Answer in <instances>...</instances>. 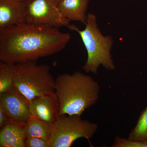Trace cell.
Here are the masks:
<instances>
[{"instance_id": "6da1fadb", "label": "cell", "mask_w": 147, "mask_h": 147, "mask_svg": "<svg viewBox=\"0 0 147 147\" xmlns=\"http://www.w3.org/2000/svg\"><path fill=\"white\" fill-rule=\"evenodd\" d=\"M71 39L59 28L23 23L0 30V61L16 64L36 61L65 48Z\"/></svg>"}, {"instance_id": "7a4b0ae2", "label": "cell", "mask_w": 147, "mask_h": 147, "mask_svg": "<svg viewBox=\"0 0 147 147\" xmlns=\"http://www.w3.org/2000/svg\"><path fill=\"white\" fill-rule=\"evenodd\" d=\"M55 94L59 102V116H82L99 98L100 87L89 75L79 71L59 74L56 78Z\"/></svg>"}, {"instance_id": "3957f363", "label": "cell", "mask_w": 147, "mask_h": 147, "mask_svg": "<svg viewBox=\"0 0 147 147\" xmlns=\"http://www.w3.org/2000/svg\"><path fill=\"white\" fill-rule=\"evenodd\" d=\"M85 25L86 27L83 30L73 25L67 27L70 30L78 33L86 50L87 61L83 69L86 72L94 74H97L100 65L107 70H114L115 66L111 53L113 44L112 37L102 35L94 13L88 14Z\"/></svg>"}, {"instance_id": "277c9868", "label": "cell", "mask_w": 147, "mask_h": 147, "mask_svg": "<svg viewBox=\"0 0 147 147\" xmlns=\"http://www.w3.org/2000/svg\"><path fill=\"white\" fill-rule=\"evenodd\" d=\"M50 69L48 65L36 61L14 64L13 88L28 103L55 94L56 79Z\"/></svg>"}, {"instance_id": "5b68a950", "label": "cell", "mask_w": 147, "mask_h": 147, "mask_svg": "<svg viewBox=\"0 0 147 147\" xmlns=\"http://www.w3.org/2000/svg\"><path fill=\"white\" fill-rule=\"evenodd\" d=\"M98 125L78 115L59 116L53 125L49 147H69L77 139L89 140L95 134Z\"/></svg>"}, {"instance_id": "8992f818", "label": "cell", "mask_w": 147, "mask_h": 147, "mask_svg": "<svg viewBox=\"0 0 147 147\" xmlns=\"http://www.w3.org/2000/svg\"><path fill=\"white\" fill-rule=\"evenodd\" d=\"M69 22L55 0H30L25 3V23L59 28L68 27Z\"/></svg>"}, {"instance_id": "52a82bcc", "label": "cell", "mask_w": 147, "mask_h": 147, "mask_svg": "<svg viewBox=\"0 0 147 147\" xmlns=\"http://www.w3.org/2000/svg\"><path fill=\"white\" fill-rule=\"evenodd\" d=\"M0 108L8 116L10 121L24 126L31 117L28 103L13 87L0 93Z\"/></svg>"}, {"instance_id": "ba28073f", "label": "cell", "mask_w": 147, "mask_h": 147, "mask_svg": "<svg viewBox=\"0 0 147 147\" xmlns=\"http://www.w3.org/2000/svg\"><path fill=\"white\" fill-rule=\"evenodd\" d=\"M28 105L31 116L52 125L59 117V102L55 93L31 101Z\"/></svg>"}, {"instance_id": "9c48e42d", "label": "cell", "mask_w": 147, "mask_h": 147, "mask_svg": "<svg viewBox=\"0 0 147 147\" xmlns=\"http://www.w3.org/2000/svg\"><path fill=\"white\" fill-rule=\"evenodd\" d=\"M25 3L0 0V30L25 23Z\"/></svg>"}, {"instance_id": "30bf717a", "label": "cell", "mask_w": 147, "mask_h": 147, "mask_svg": "<svg viewBox=\"0 0 147 147\" xmlns=\"http://www.w3.org/2000/svg\"><path fill=\"white\" fill-rule=\"evenodd\" d=\"M90 0H62L58 6L66 18L69 21H79L85 24L88 14L87 9Z\"/></svg>"}, {"instance_id": "8fae6325", "label": "cell", "mask_w": 147, "mask_h": 147, "mask_svg": "<svg viewBox=\"0 0 147 147\" xmlns=\"http://www.w3.org/2000/svg\"><path fill=\"white\" fill-rule=\"evenodd\" d=\"M23 127L10 122L1 128L0 147H25L26 137Z\"/></svg>"}, {"instance_id": "7c38bea8", "label": "cell", "mask_w": 147, "mask_h": 147, "mask_svg": "<svg viewBox=\"0 0 147 147\" xmlns=\"http://www.w3.org/2000/svg\"><path fill=\"white\" fill-rule=\"evenodd\" d=\"M23 129L26 138L37 137L49 142L52 134L53 125L31 116Z\"/></svg>"}, {"instance_id": "4fadbf2b", "label": "cell", "mask_w": 147, "mask_h": 147, "mask_svg": "<svg viewBox=\"0 0 147 147\" xmlns=\"http://www.w3.org/2000/svg\"><path fill=\"white\" fill-rule=\"evenodd\" d=\"M14 64L0 61V93L13 88Z\"/></svg>"}, {"instance_id": "5bb4252c", "label": "cell", "mask_w": 147, "mask_h": 147, "mask_svg": "<svg viewBox=\"0 0 147 147\" xmlns=\"http://www.w3.org/2000/svg\"><path fill=\"white\" fill-rule=\"evenodd\" d=\"M128 139L147 142V106L140 114L136 125L129 134Z\"/></svg>"}, {"instance_id": "9a60e30c", "label": "cell", "mask_w": 147, "mask_h": 147, "mask_svg": "<svg viewBox=\"0 0 147 147\" xmlns=\"http://www.w3.org/2000/svg\"><path fill=\"white\" fill-rule=\"evenodd\" d=\"M112 147H147V142L135 141L117 136Z\"/></svg>"}, {"instance_id": "2e32d148", "label": "cell", "mask_w": 147, "mask_h": 147, "mask_svg": "<svg viewBox=\"0 0 147 147\" xmlns=\"http://www.w3.org/2000/svg\"><path fill=\"white\" fill-rule=\"evenodd\" d=\"M25 147H49V142L37 137L26 138Z\"/></svg>"}, {"instance_id": "e0dca14e", "label": "cell", "mask_w": 147, "mask_h": 147, "mask_svg": "<svg viewBox=\"0 0 147 147\" xmlns=\"http://www.w3.org/2000/svg\"><path fill=\"white\" fill-rule=\"evenodd\" d=\"M10 121L9 118L3 110L1 108H0V127L2 128L6 124L10 122Z\"/></svg>"}, {"instance_id": "ac0fdd59", "label": "cell", "mask_w": 147, "mask_h": 147, "mask_svg": "<svg viewBox=\"0 0 147 147\" xmlns=\"http://www.w3.org/2000/svg\"><path fill=\"white\" fill-rule=\"evenodd\" d=\"M18 1H20L22 2L26 3L28 1L30 0H18Z\"/></svg>"}, {"instance_id": "d6986e66", "label": "cell", "mask_w": 147, "mask_h": 147, "mask_svg": "<svg viewBox=\"0 0 147 147\" xmlns=\"http://www.w3.org/2000/svg\"><path fill=\"white\" fill-rule=\"evenodd\" d=\"M55 1H56L57 3H59V2H61V1H62V0H55Z\"/></svg>"}]
</instances>
